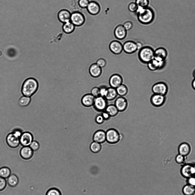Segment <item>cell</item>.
I'll use <instances>...</instances> for the list:
<instances>
[{
  "mask_svg": "<svg viewBox=\"0 0 195 195\" xmlns=\"http://www.w3.org/2000/svg\"><path fill=\"white\" fill-rule=\"evenodd\" d=\"M105 121L102 114H98L96 115L95 118V122L98 124H103Z\"/></svg>",
  "mask_w": 195,
  "mask_h": 195,
  "instance_id": "b9f144b4",
  "label": "cell"
},
{
  "mask_svg": "<svg viewBox=\"0 0 195 195\" xmlns=\"http://www.w3.org/2000/svg\"><path fill=\"white\" fill-rule=\"evenodd\" d=\"M86 8L88 13L93 15L98 14L101 9L99 4L95 1H90Z\"/></svg>",
  "mask_w": 195,
  "mask_h": 195,
  "instance_id": "d6986e66",
  "label": "cell"
},
{
  "mask_svg": "<svg viewBox=\"0 0 195 195\" xmlns=\"http://www.w3.org/2000/svg\"><path fill=\"white\" fill-rule=\"evenodd\" d=\"M194 176L195 177V174H194Z\"/></svg>",
  "mask_w": 195,
  "mask_h": 195,
  "instance_id": "db71d44e",
  "label": "cell"
},
{
  "mask_svg": "<svg viewBox=\"0 0 195 195\" xmlns=\"http://www.w3.org/2000/svg\"><path fill=\"white\" fill-rule=\"evenodd\" d=\"M31 98L29 97L23 96L19 99L18 102L19 104L21 107H24L27 106L30 102Z\"/></svg>",
  "mask_w": 195,
  "mask_h": 195,
  "instance_id": "836d02e7",
  "label": "cell"
},
{
  "mask_svg": "<svg viewBox=\"0 0 195 195\" xmlns=\"http://www.w3.org/2000/svg\"><path fill=\"white\" fill-rule=\"evenodd\" d=\"M33 141V136L29 132L22 133L20 137V144L23 146H29Z\"/></svg>",
  "mask_w": 195,
  "mask_h": 195,
  "instance_id": "2e32d148",
  "label": "cell"
},
{
  "mask_svg": "<svg viewBox=\"0 0 195 195\" xmlns=\"http://www.w3.org/2000/svg\"><path fill=\"white\" fill-rule=\"evenodd\" d=\"M95 97L91 93L84 95L82 98L81 101L82 104L86 107L93 106Z\"/></svg>",
  "mask_w": 195,
  "mask_h": 195,
  "instance_id": "603a6c76",
  "label": "cell"
},
{
  "mask_svg": "<svg viewBox=\"0 0 195 195\" xmlns=\"http://www.w3.org/2000/svg\"><path fill=\"white\" fill-rule=\"evenodd\" d=\"M151 89L153 93L166 96L168 92V88L165 82L160 81L154 83Z\"/></svg>",
  "mask_w": 195,
  "mask_h": 195,
  "instance_id": "8992f818",
  "label": "cell"
},
{
  "mask_svg": "<svg viewBox=\"0 0 195 195\" xmlns=\"http://www.w3.org/2000/svg\"><path fill=\"white\" fill-rule=\"evenodd\" d=\"M195 172V165L187 164L183 166L181 169L180 173L182 176L188 178L194 176Z\"/></svg>",
  "mask_w": 195,
  "mask_h": 195,
  "instance_id": "9c48e42d",
  "label": "cell"
},
{
  "mask_svg": "<svg viewBox=\"0 0 195 195\" xmlns=\"http://www.w3.org/2000/svg\"><path fill=\"white\" fill-rule=\"evenodd\" d=\"M182 192L184 195H194L195 194V188L187 184L183 187Z\"/></svg>",
  "mask_w": 195,
  "mask_h": 195,
  "instance_id": "f1b7e54d",
  "label": "cell"
},
{
  "mask_svg": "<svg viewBox=\"0 0 195 195\" xmlns=\"http://www.w3.org/2000/svg\"><path fill=\"white\" fill-rule=\"evenodd\" d=\"M101 114L105 120H109L111 117L109 114L105 111L102 112Z\"/></svg>",
  "mask_w": 195,
  "mask_h": 195,
  "instance_id": "c3c4849f",
  "label": "cell"
},
{
  "mask_svg": "<svg viewBox=\"0 0 195 195\" xmlns=\"http://www.w3.org/2000/svg\"><path fill=\"white\" fill-rule=\"evenodd\" d=\"M191 85L193 89L195 90V78L192 81Z\"/></svg>",
  "mask_w": 195,
  "mask_h": 195,
  "instance_id": "f907efd6",
  "label": "cell"
},
{
  "mask_svg": "<svg viewBox=\"0 0 195 195\" xmlns=\"http://www.w3.org/2000/svg\"><path fill=\"white\" fill-rule=\"evenodd\" d=\"M124 138V136L123 135L121 134L120 133V141L122 140Z\"/></svg>",
  "mask_w": 195,
  "mask_h": 195,
  "instance_id": "816d5d0a",
  "label": "cell"
},
{
  "mask_svg": "<svg viewBox=\"0 0 195 195\" xmlns=\"http://www.w3.org/2000/svg\"><path fill=\"white\" fill-rule=\"evenodd\" d=\"M114 33L116 39L122 40L124 39L126 37L127 35V32L123 25L120 24L115 28Z\"/></svg>",
  "mask_w": 195,
  "mask_h": 195,
  "instance_id": "ac0fdd59",
  "label": "cell"
},
{
  "mask_svg": "<svg viewBox=\"0 0 195 195\" xmlns=\"http://www.w3.org/2000/svg\"><path fill=\"white\" fill-rule=\"evenodd\" d=\"M102 69L96 63L91 65L89 68V72L90 75L93 77L98 78L102 75Z\"/></svg>",
  "mask_w": 195,
  "mask_h": 195,
  "instance_id": "7402d4cb",
  "label": "cell"
},
{
  "mask_svg": "<svg viewBox=\"0 0 195 195\" xmlns=\"http://www.w3.org/2000/svg\"><path fill=\"white\" fill-rule=\"evenodd\" d=\"M93 139L95 141L101 144L106 141V132L102 130L96 131L93 134Z\"/></svg>",
  "mask_w": 195,
  "mask_h": 195,
  "instance_id": "ffe728a7",
  "label": "cell"
},
{
  "mask_svg": "<svg viewBox=\"0 0 195 195\" xmlns=\"http://www.w3.org/2000/svg\"><path fill=\"white\" fill-rule=\"evenodd\" d=\"M38 83L37 80L33 78L27 79L23 82L21 88V92L24 96L30 97L33 95L37 90Z\"/></svg>",
  "mask_w": 195,
  "mask_h": 195,
  "instance_id": "7a4b0ae2",
  "label": "cell"
},
{
  "mask_svg": "<svg viewBox=\"0 0 195 195\" xmlns=\"http://www.w3.org/2000/svg\"><path fill=\"white\" fill-rule=\"evenodd\" d=\"M33 151L29 146H23L20 150V154L21 157L25 160H29L33 156Z\"/></svg>",
  "mask_w": 195,
  "mask_h": 195,
  "instance_id": "cb8c5ba5",
  "label": "cell"
},
{
  "mask_svg": "<svg viewBox=\"0 0 195 195\" xmlns=\"http://www.w3.org/2000/svg\"><path fill=\"white\" fill-rule=\"evenodd\" d=\"M192 76L194 78H195V69L193 70L192 72Z\"/></svg>",
  "mask_w": 195,
  "mask_h": 195,
  "instance_id": "f5cc1de1",
  "label": "cell"
},
{
  "mask_svg": "<svg viewBox=\"0 0 195 195\" xmlns=\"http://www.w3.org/2000/svg\"><path fill=\"white\" fill-rule=\"evenodd\" d=\"M120 133L116 129L111 128L106 132V141L111 144L118 143L120 141Z\"/></svg>",
  "mask_w": 195,
  "mask_h": 195,
  "instance_id": "5b68a950",
  "label": "cell"
},
{
  "mask_svg": "<svg viewBox=\"0 0 195 195\" xmlns=\"http://www.w3.org/2000/svg\"><path fill=\"white\" fill-rule=\"evenodd\" d=\"M75 26L70 21L63 23L62 28L64 33L67 34H70L74 31Z\"/></svg>",
  "mask_w": 195,
  "mask_h": 195,
  "instance_id": "83f0119b",
  "label": "cell"
},
{
  "mask_svg": "<svg viewBox=\"0 0 195 195\" xmlns=\"http://www.w3.org/2000/svg\"></svg>",
  "mask_w": 195,
  "mask_h": 195,
  "instance_id": "11a10c76",
  "label": "cell"
},
{
  "mask_svg": "<svg viewBox=\"0 0 195 195\" xmlns=\"http://www.w3.org/2000/svg\"><path fill=\"white\" fill-rule=\"evenodd\" d=\"M123 25L127 31H128L132 28L133 24L131 21H127L124 23Z\"/></svg>",
  "mask_w": 195,
  "mask_h": 195,
  "instance_id": "bcb514c9",
  "label": "cell"
},
{
  "mask_svg": "<svg viewBox=\"0 0 195 195\" xmlns=\"http://www.w3.org/2000/svg\"><path fill=\"white\" fill-rule=\"evenodd\" d=\"M11 174L10 168L7 167H3L0 168V176L5 179L8 178Z\"/></svg>",
  "mask_w": 195,
  "mask_h": 195,
  "instance_id": "d6a6232c",
  "label": "cell"
},
{
  "mask_svg": "<svg viewBox=\"0 0 195 195\" xmlns=\"http://www.w3.org/2000/svg\"><path fill=\"white\" fill-rule=\"evenodd\" d=\"M109 47L110 51L115 55L120 54L123 51V45L118 40H114L111 41Z\"/></svg>",
  "mask_w": 195,
  "mask_h": 195,
  "instance_id": "5bb4252c",
  "label": "cell"
},
{
  "mask_svg": "<svg viewBox=\"0 0 195 195\" xmlns=\"http://www.w3.org/2000/svg\"><path fill=\"white\" fill-rule=\"evenodd\" d=\"M138 6L143 7H148L149 4V0H136L135 2Z\"/></svg>",
  "mask_w": 195,
  "mask_h": 195,
  "instance_id": "d590c367",
  "label": "cell"
},
{
  "mask_svg": "<svg viewBox=\"0 0 195 195\" xmlns=\"http://www.w3.org/2000/svg\"><path fill=\"white\" fill-rule=\"evenodd\" d=\"M138 58L142 63L147 64L153 59L154 57V50L151 47L143 46L138 52Z\"/></svg>",
  "mask_w": 195,
  "mask_h": 195,
  "instance_id": "3957f363",
  "label": "cell"
},
{
  "mask_svg": "<svg viewBox=\"0 0 195 195\" xmlns=\"http://www.w3.org/2000/svg\"><path fill=\"white\" fill-rule=\"evenodd\" d=\"M136 43L138 50H140L143 47V43L141 42L140 41H138Z\"/></svg>",
  "mask_w": 195,
  "mask_h": 195,
  "instance_id": "681fc988",
  "label": "cell"
},
{
  "mask_svg": "<svg viewBox=\"0 0 195 195\" xmlns=\"http://www.w3.org/2000/svg\"><path fill=\"white\" fill-rule=\"evenodd\" d=\"M166 100V96L155 93H153L150 98L151 104L156 107L163 106L165 103Z\"/></svg>",
  "mask_w": 195,
  "mask_h": 195,
  "instance_id": "30bf717a",
  "label": "cell"
},
{
  "mask_svg": "<svg viewBox=\"0 0 195 195\" xmlns=\"http://www.w3.org/2000/svg\"><path fill=\"white\" fill-rule=\"evenodd\" d=\"M29 146L34 151H37L39 149L40 145L39 142L37 141H33Z\"/></svg>",
  "mask_w": 195,
  "mask_h": 195,
  "instance_id": "60d3db41",
  "label": "cell"
},
{
  "mask_svg": "<svg viewBox=\"0 0 195 195\" xmlns=\"http://www.w3.org/2000/svg\"><path fill=\"white\" fill-rule=\"evenodd\" d=\"M105 111L109 114L111 117L116 116L119 112L114 104H112L108 105Z\"/></svg>",
  "mask_w": 195,
  "mask_h": 195,
  "instance_id": "4316f807",
  "label": "cell"
},
{
  "mask_svg": "<svg viewBox=\"0 0 195 195\" xmlns=\"http://www.w3.org/2000/svg\"><path fill=\"white\" fill-rule=\"evenodd\" d=\"M178 150L179 154L186 157L190 154L191 151V147L189 144L184 142L179 145Z\"/></svg>",
  "mask_w": 195,
  "mask_h": 195,
  "instance_id": "d4e9b609",
  "label": "cell"
},
{
  "mask_svg": "<svg viewBox=\"0 0 195 195\" xmlns=\"http://www.w3.org/2000/svg\"><path fill=\"white\" fill-rule=\"evenodd\" d=\"M108 87L107 86L104 85H102L99 87L100 96L105 98L107 93Z\"/></svg>",
  "mask_w": 195,
  "mask_h": 195,
  "instance_id": "7bdbcfd3",
  "label": "cell"
},
{
  "mask_svg": "<svg viewBox=\"0 0 195 195\" xmlns=\"http://www.w3.org/2000/svg\"><path fill=\"white\" fill-rule=\"evenodd\" d=\"M123 77L120 75L114 73L110 76L109 83L110 87L116 88L123 84Z\"/></svg>",
  "mask_w": 195,
  "mask_h": 195,
  "instance_id": "7c38bea8",
  "label": "cell"
},
{
  "mask_svg": "<svg viewBox=\"0 0 195 195\" xmlns=\"http://www.w3.org/2000/svg\"><path fill=\"white\" fill-rule=\"evenodd\" d=\"M85 18L84 15L79 11H75L71 13L70 21L75 26H80L85 23Z\"/></svg>",
  "mask_w": 195,
  "mask_h": 195,
  "instance_id": "ba28073f",
  "label": "cell"
},
{
  "mask_svg": "<svg viewBox=\"0 0 195 195\" xmlns=\"http://www.w3.org/2000/svg\"><path fill=\"white\" fill-rule=\"evenodd\" d=\"M91 94L95 98L100 96L99 87H94L91 90Z\"/></svg>",
  "mask_w": 195,
  "mask_h": 195,
  "instance_id": "ab89813d",
  "label": "cell"
},
{
  "mask_svg": "<svg viewBox=\"0 0 195 195\" xmlns=\"http://www.w3.org/2000/svg\"><path fill=\"white\" fill-rule=\"evenodd\" d=\"M6 185L7 182L5 179L0 176V191L5 189Z\"/></svg>",
  "mask_w": 195,
  "mask_h": 195,
  "instance_id": "f6af8a7d",
  "label": "cell"
},
{
  "mask_svg": "<svg viewBox=\"0 0 195 195\" xmlns=\"http://www.w3.org/2000/svg\"><path fill=\"white\" fill-rule=\"evenodd\" d=\"M187 179V184L195 187V177L192 176Z\"/></svg>",
  "mask_w": 195,
  "mask_h": 195,
  "instance_id": "7dc6e473",
  "label": "cell"
},
{
  "mask_svg": "<svg viewBox=\"0 0 195 195\" xmlns=\"http://www.w3.org/2000/svg\"><path fill=\"white\" fill-rule=\"evenodd\" d=\"M45 195H62L60 191L56 188H51L47 191Z\"/></svg>",
  "mask_w": 195,
  "mask_h": 195,
  "instance_id": "e575fe53",
  "label": "cell"
},
{
  "mask_svg": "<svg viewBox=\"0 0 195 195\" xmlns=\"http://www.w3.org/2000/svg\"><path fill=\"white\" fill-rule=\"evenodd\" d=\"M90 149L91 151L94 153H97L100 152L102 148L101 144L98 142L93 141L90 145Z\"/></svg>",
  "mask_w": 195,
  "mask_h": 195,
  "instance_id": "1f68e13d",
  "label": "cell"
},
{
  "mask_svg": "<svg viewBox=\"0 0 195 195\" xmlns=\"http://www.w3.org/2000/svg\"><path fill=\"white\" fill-rule=\"evenodd\" d=\"M185 157L179 154L176 157V162L179 164H183L185 161Z\"/></svg>",
  "mask_w": 195,
  "mask_h": 195,
  "instance_id": "74e56055",
  "label": "cell"
},
{
  "mask_svg": "<svg viewBox=\"0 0 195 195\" xmlns=\"http://www.w3.org/2000/svg\"><path fill=\"white\" fill-rule=\"evenodd\" d=\"M22 133L21 131L17 129L8 134L6 139L8 146L12 148L17 147L20 144V137Z\"/></svg>",
  "mask_w": 195,
  "mask_h": 195,
  "instance_id": "277c9868",
  "label": "cell"
},
{
  "mask_svg": "<svg viewBox=\"0 0 195 195\" xmlns=\"http://www.w3.org/2000/svg\"><path fill=\"white\" fill-rule=\"evenodd\" d=\"M71 13L68 10L62 9L57 14V17L59 21L63 23L70 21Z\"/></svg>",
  "mask_w": 195,
  "mask_h": 195,
  "instance_id": "44dd1931",
  "label": "cell"
},
{
  "mask_svg": "<svg viewBox=\"0 0 195 195\" xmlns=\"http://www.w3.org/2000/svg\"><path fill=\"white\" fill-rule=\"evenodd\" d=\"M138 6L135 2H132L128 5L129 10L132 12H136L138 9Z\"/></svg>",
  "mask_w": 195,
  "mask_h": 195,
  "instance_id": "8d00e7d4",
  "label": "cell"
},
{
  "mask_svg": "<svg viewBox=\"0 0 195 195\" xmlns=\"http://www.w3.org/2000/svg\"><path fill=\"white\" fill-rule=\"evenodd\" d=\"M168 56V52L164 48L160 47L154 50V59L160 61H166Z\"/></svg>",
  "mask_w": 195,
  "mask_h": 195,
  "instance_id": "e0dca14e",
  "label": "cell"
},
{
  "mask_svg": "<svg viewBox=\"0 0 195 195\" xmlns=\"http://www.w3.org/2000/svg\"><path fill=\"white\" fill-rule=\"evenodd\" d=\"M7 182L8 185L11 187H14L18 184L19 179L17 176L15 174H11L8 177Z\"/></svg>",
  "mask_w": 195,
  "mask_h": 195,
  "instance_id": "4dcf8cb0",
  "label": "cell"
},
{
  "mask_svg": "<svg viewBox=\"0 0 195 195\" xmlns=\"http://www.w3.org/2000/svg\"><path fill=\"white\" fill-rule=\"evenodd\" d=\"M89 2V0H79L78 3L80 7L84 8H87Z\"/></svg>",
  "mask_w": 195,
  "mask_h": 195,
  "instance_id": "ee69618b",
  "label": "cell"
},
{
  "mask_svg": "<svg viewBox=\"0 0 195 195\" xmlns=\"http://www.w3.org/2000/svg\"><path fill=\"white\" fill-rule=\"evenodd\" d=\"M123 51L126 53L132 54L138 50L136 43L133 41H128L123 45Z\"/></svg>",
  "mask_w": 195,
  "mask_h": 195,
  "instance_id": "9a60e30c",
  "label": "cell"
},
{
  "mask_svg": "<svg viewBox=\"0 0 195 195\" xmlns=\"http://www.w3.org/2000/svg\"><path fill=\"white\" fill-rule=\"evenodd\" d=\"M116 88L110 87H108L105 98L108 101H112L116 99L118 95Z\"/></svg>",
  "mask_w": 195,
  "mask_h": 195,
  "instance_id": "484cf974",
  "label": "cell"
},
{
  "mask_svg": "<svg viewBox=\"0 0 195 195\" xmlns=\"http://www.w3.org/2000/svg\"><path fill=\"white\" fill-rule=\"evenodd\" d=\"M108 101L105 98L101 96L95 98L93 105L94 108L98 112H103L108 105Z\"/></svg>",
  "mask_w": 195,
  "mask_h": 195,
  "instance_id": "52a82bcc",
  "label": "cell"
},
{
  "mask_svg": "<svg viewBox=\"0 0 195 195\" xmlns=\"http://www.w3.org/2000/svg\"><path fill=\"white\" fill-rule=\"evenodd\" d=\"M166 62V61H160L154 58L147 64L148 67L152 71L161 70L165 66Z\"/></svg>",
  "mask_w": 195,
  "mask_h": 195,
  "instance_id": "4fadbf2b",
  "label": "cell"
},
{
  "mask_svg": "<svg viewBox=\"0 0 195 195\" xmlns=\"http://www.w3.org/2000/svg\"><path fill=\"white\" fill-rule=\"evenodd\" d=\"M96 63L102 68L105 67L107 63L106 60L104 58H100L96 61Z\"/></svg>",
  "mask_w": 195,
  "mask_h": 195,
  "instance_id": "f35d334b",
  "label": "cell"
},
{
  "mask_svg": "<svg viewBox=\"0 0 195 195\" xmlns=\"http://www.w3.org/2000/svg\"><path fill=\"white\" fill-rule=\"evenodd\" d=\"M116 89L118 95L120 96H124L126 95L128 91V89L127 86L123 83Z\"/></svg>",
  "mask_w": 195,
  "mask_h": 195,
  "instance_id": "f546056e",
  "label": "cell"
},
{
  "mask_svg": "<svg viewBox=\"0 0 195 195\" xmlns=\"http://www.w3.org/2000/svg\"><path fill=\"white\" fill-rule=\"evenodd\" d=\"M114 104L119 112H123L127 109L128 102L124 96H120L116 99Z\"/></svg>",
  "mask_w": 195,
  "mask_h": 195,
  "instance_id": "8fae6325",
  "label": "cell"
},
{
  "mask_svg": "<svg viewBox=\"0 0 195 195\" xmlns=\"http://www.w3.org/2000/svg\"><path fill=\"white\" fill-rule=\"evenodd\" d=\"M138 21L141 23L148 25L152 23L155 17V13L151 7H148L144 8L138 6L136 12Z\"/></svg>",
  "mask_w": 195,
  "mask_h": 195,
  "instance_id": "6da1fadb",
  "label": "cell"
}]
</instances>
